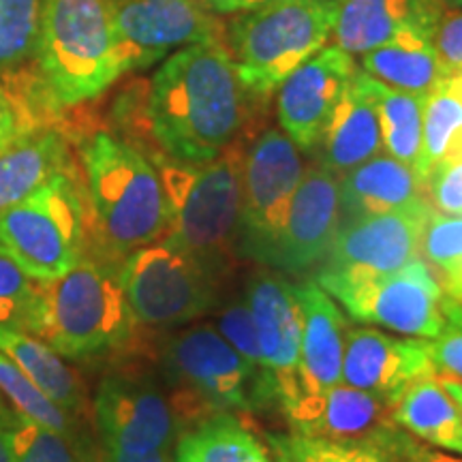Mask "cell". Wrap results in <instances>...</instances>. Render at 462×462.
I'll return each mask as SVG.
<instances>
[{"label": "cell", "instance_id": "27", "mask_svg": "<svg viewBox=\"0 0 462 462\" xmlns=\"http://www.w3.org/2000/svg\"><path fill=\"white\" fill-rule=\"evenodd\" d=\"M0 351L15 362L50 401L82 418L86 409L82 379L45 340L31 332L0 326Z\"/></svg>", "mask_w": 462, "mask_h": 462}, {"label": "cell", "instance_id": "35", "mask_svg": "<svg viewBox=\"0 0 462 462\" xmlns=\"http://www.w3.org/2000/svg\"><path fill=\"white\" fill-rule=\"evenodd\" d=\"M43 0H0V73L17 71L34 58Z\"/></svg>", "mask_w": 462, "mask_h": 462}, {"label": "cell", "instance_id": "42", "mask_svg": "<svg viewBox=\"0 0 462 462\" xmlns=\"http://www.w3.org/2000/svg\"><path fill=\"white\" fill-rule=\"evenodd\" d=\"M39 123L26 112L22 103H17L15 95L0 84V133H20L28 126H37Z\"/></svg>", "mask_w": 462, "mask_h": 462}, {"label": "cell", "instance_id": "45", "mask_svg": "<svg viewBox=\"0 0 462 462\" xmlns=\"http://www.w3.org/2000/svg\"><path fill=\"white\" fill-rule=\"evenodd\" d=\"M437 374H439V381H441V385L446 388L448 394L452 396L456 407H458V413L462 420V381L449 377V374H446V373H437Z\"/></svg>", "mask_w": 462, "mask_h": 462}, {"label": "cell", "instance_id": "14", "mask_svg": "<svg viewBox=\"0 0 462 462\" xmlns=\"http://www.w3.org/2000/svg\"><path fill=\"white\" fill-rule=\"evenodd\" d=\"M125 73L193 43L225 42L223 24L199 0H107Z\"/></svg>", "mask_w": 462, "mask_h": 462}, {"label": "cell", "instance_id": "22", "mask_svg": "<svg viewBox=\"0 0 462 462\" xmlns=\"http://www.w3.org/2000/svg\"><path fill=\"white\" fill-rule=\"evenodd\" d=\"M317 146L321 148L319 163L337 176L366 163L383 150L379 114L362 69H356Z\"/></svg>", "mask_w": 462, "mask_h": 462}, {"label": "cell", "instance_id": "8", "mask_svg": "<svg viewBox=\"0 0 462 462\" xmlns=\"http://www.w3.org/2000/svg\"><path fill=\"white\" fill-rule=\"evenodd\" d=\"M337 0H287L245 11L231 24L229 54L245 88L265 97L332 39Z\"/></svg>", "mask_w": 462, "mask_h": 462}, {"label": "cell", "instance_id": "38", "mask_svg": "<svg viewBox=\"0 0 462 462\" xmlns=\"http://www.w3.org/2000/svg\"><path fill=\"white\" fill-rule=\"evenodd\" d=\"M446 326L439 337L429 340V351L437 373L462 381V302L446 296Z\"/></svg>", "mask_w": 462, "mask_h": 462}, {"label": "cell", "instance_id": "29", "mask_svg": "<svg viewBox=\"0 0 462 462\" xmlns=\"http://www.w3.org/2000/svg\"><path fill=\"white\" fill-rule=\"evenodd\" d=\"M462 146V73L446 78L426 95L424 137L418 176L426 184L437 165L458 157Z\"/></svg>", "mask_w": 462, "mask_h": 462}, {"label": "cell", "instance_id": "16", "mask_svg": "<svg viewBox=\"0 0 462 462\" xmlns=\"http://www.w3.org/2000/svg\"><path fill=\"white\" fill-rule=\"evenodd\" d=\"M245 300L255 321L265 371L273 381L279 409H282L302 394L300 385L302 319H300L296 282L270 268L255 270L246 281Z\"/></svg>", "mask_w": 462, "mask_h": 462}, {"label": "cell", "instance_id": "18", "mask_svg": "<svg viewBox=\"0 0 462 462\" xmlns=\"http://www.w3.org/2000/svg\"><path fill=\"white\" fill-rule=\"evenodd\" d=\"M437 373L429 340L401 338L373 328H346L340 383L371 392L394 407L415 379Z\"/></svg>", "mask_w": 462, "mask_h": 462}, {"label": "cell", "instance_id": "3", "mask_svg": "<svg viewBox=\"0 0 462 462\" xmlns=\"http://www.w3.org/2000/svg\"><path fill=\"white\" fill-rule=\"evenodd\" d=\"M32 99L45 112L82 106L125 73L107 0H43Z\"/></svg>", "mask_w": 462, "mask_h": 462}, {"label": "cell", "instance_id": "43", "mask_svg": "<svg viewBox=\"0 0 462 462\" xmlns=\"http://www.w3.org/2000/svg\"><path fill=\"white\" fill-rule=\"evenodd\" d=\"M274 3H287V0H206L208 7L217 14H242V11L262 9Z\"/></svg>", "mask_w": 462, "mask_h": 462}, {"label": "cell", "instance_id": "26", "mask_svg": "<svg viewBox=\"0 0 462 462\" xmlns=\"http://www.w3.org/2000/svg\"><path fill=\"white\" fill-rule=\"evenodd\" d=\"M392 420L432 448L462 456V420L458 407L437 373L415 379L392 407Z\"/></svg>", "mask_w": 462, "mask_h": 462}, {"label": "cell", "instance_id": "28", "mask_svg": "<svg viewBox=\"0 0 462 462\" xmlns=\"http://www.w3.org/2000/svg\"><path fill=\"white\" fill-rule=\"evenodd\" d=\"M245 418L215 415L182 432L176 443V462H274L268 443Z\"/></svg>", "mask_w": 462, "mask_h": 462}, {"label": "cell", "instance_id": "9", "mask_svg": "<svg viewBox=\"0 0 462 462\" xmlns=\"http://www.w3.org/2000/svg\"><path fill=\"white\" fill-rule=\"evenodd\" d=\"M120 282L137 323L150 330L189 326L221 302V282L167 236L129 253Z\"/></svg>", "mask_w": 462, "mask_h": 462}, {"label": "cell", "instance_id": "6", "mask_svg": "<svg viewBox=\"0 0 462 462\" xmlns=\"http://www.w3.org/2000/svg\"><path fill=\"white\" fill-rule=\"evenodd\" d=\"M140 328L126 302L120 265L86 251L71 270L42 282L37 337L67 360L125 354Z\"/></svg>", "mask_w": 462, "mask_h": 462}, {"label": "cell", "instance_id": "25", "mask_svg": "<svg viewBox=\"0 0 462 462\" xmlns=\"http://www.w3.org/2000/svg\"><path fill=\"white\" fill-rule=\"evenodd\" d=\"M430 31L407 28L388 43L362 56V71L383 86L411 95H429L446 78Z\"/></svg>", "mask_w": 462, "mask_h": 462}, {"label": "cell", "instance_id": "33", "mask_svg": "<svg viewBox=\"0 0 462 462\" xmlns=\"http://www.w3.org/2000/svg\"><path fill=\"white\" fill-rule=\"evenodd\" d=\"M3 429V426H0ZM11 462H95L90 441H79L17 415L3 429Z\"/></svg>", "mask_w": 462, "mask_h": 462}, {"label": "cell", "instance_id": "37", "mask_svg": "<svg viewBox=\"0 0 462 462\" xmlns=\"http://www.w3.org/2000/svg\"><path fill=\"white\" fill-rule=\"evenodd\" d=\"M215 310H217L215 328L221 332V337L227 340V343L234 346L242 357H245L248 366H251L253 371H255L259 377L270 385V390L274 392L273 381H270L268 371H265L262 346H259V338L255 330V321H253L251 309H248L246 300L234 298L229 300V302H218Z\"/></svg>", "mask_w": 462, "mask_h": 462}, {"label": "cell", "instance_id": "49", "mask_svg": "<svg viewBox=\"0 0 462 462\" xmlns=\"http://www.w3.org/2000/svg\"><path fill=\"white\" fill-rule=\"evenodd\" d=\"M462 159V146H460V152H458V157H456L454 161H460ZM448 163H449V161H448Z\"/></svg>", "mask_w": 462, "mask_h": 462}, {"label": "cell", "instance_id": "44", "mask_svg": "<svg viewBox=\"0 0 462 462\" xmlns=\"http://www.w3.org/2000/svg\"><path fill=\"white\" fill-rule=\"evenodd\" d=\"M101 462H176V456H173V452H152L142 456L103 452Z\"/></svg>", "mask_w": 462, "mask_h": 462}, {"label": "cell", "instance_id": "30", "mask_svg": "<svg viewBox=\"0 0 462 462\" xmlns=\"http://www.w3.org/2000/svg\"><path fill=\"white\" fill-rule=\"evenodd\" d=\"M364 78H366V88L371 92L379 114L385 154L398 159L418 173L421 137H424L426 97L388 88L366 73Z\"/></svg>", "mask_w": 462, "mask_h": 462}, {"label": "cell", "instance_id": "39", "mask_svg": "<svg viewBox=\"0 0 462 462\" xmlns=\"http://www.w3.org/2000/svg\"><path fill=\"white\" fill-rule=\"evenodd\" d=\"M373 443L385 449L396 462H462V456L432 448L398 426L381 432L377 439H373Z\"/></svg>", "mask_w": 462, "mask_h": 462}, {"label": "cell", "instance_id": "31", "mask_svg": "<svg viewBox=\"0 0 462 462\" xmlns=\"http://www.w3.org/2000/svg\"><path fill=\"white\" fill-rule=\"evenodd\" d=\"M0 394L14 404V411L22 418L37 421L45 429L60 432L65 437L88 441V437L82 432V426H79V415L67 411L60 404L50 401L3 351H0Z\"/></svg>", "mask_w": 462, "mask_h": 462}, {"label": "cell", "instance_id": "13", "mask_svg": "<svg viewBox=\"0 0 462 462\" xmlns=\"http://www.w3.org/2000/svg\"><path fill=\"white\" fill-rule=\"evenodd\" d=\"M326 293L356 321L402 337L430 340L446 326V293L421 257L390 274L338 285Z\"/></svg>", "mask_w": 462, "mask_h": 462}, {"label": "cell", "instance_id": "40", "mask_svg": "<svg viewBox=\"0 0 462 462\" xmlns=\"http://www.w3.org/2000/svg\"><path fill=\"white\" fill-rule=\"evenodd\" d=\"M426 198L441 215L462 217V159L441 163L430 171Z\"/></svg>", "mask_w": 462, "mask_h": 462}, {"label": "cell", "instance_id": "41", "mask_svg": "<svg viewBox=\"0 0 462 462\" xmlns=\"http://www.w3.org/2000/svg\"><path fill=\"white\" fill-rule=\"evenodd\" d=\"M430 39L446 75L462 73V11L439 20Z\"/></svg>", "mask_w": 462, "mask_h": 462}, {"label": "cell", "instance_id": "15", "mask_svg": "<svg viewBox=\"0 0 462 462\" xmlns=\"http://www.w3.org/2000/svg\"><path fill=\"white\" fill-rule=\"evenodd\" d=\"M340 229L338 176L321 163L304 171L262 265L285 276L319 268Z\"/></svg>", "mask_w": 462, "mask_h": 462}, {"label": "cell", "instance_id": "20", "mask_svg": "<svg viewBox=\"0 0 462 462\" xmlns=\"http://www.w3.org/2000/svg\"><path fill=\"white\" fill-rule=\"evenodd\" d=\"M296 298L302 319L300 349V385L304 392H321L340 383L346 321L337 300L315 281L296 282Z\"/></svg>", "mask_w": 462, "mask_h": 462}, {"label": "cell", "instance_id": "47", "mask_svg": "<svg viewBox=\"0 0 462 462\" xmlns=\"http://www.w3.org/2000/svg\"><path fill=\"white\" fill-rule=\"evenodd\" d=\"M0 462H11L9 446H7V439L3 435V429H0Z\"/></svg>", "mask_w": 462, "mask_h": 462}, {"label": "cell", "instance_id": "24", "mask_svg": "<svg viewBox=\"0 0 462 462\" xmlns=\"http://www.w3.org/2000/svg\"><path fill=\"white\" fill-rule=\"evenodd\" d=\"M67 170L73 161L65 133L45 125L22 131L0 150V212Z\"/></svg>", "mask_w": 462, "mask_h": 462}, {"label": "cell", "instance_id": "10", "mask_svg": "<svg viewBox=\"0 0 462 462\" xmlns=\"http://www.w3.org/2000/svg\"><path fill=\"white\" fill-rule=\"evenodd\" d=\"M103 452H173L180 424L157 374L126 364L101 379L92 401Z\"/></svg>", "mask_w": 462, "mask_h": 462}, {"label": "cell", "instance_id": "36", "mask_svg": "<svg viewBox=\"0 0 462 462\" xmlns=\"http://www.w3.org/2000/svg\"><path fill=\"white\" fill-rule=\"evenodd\" d=\"M0 326L31 332L37 337L42 326V282L0 248Z\"/></svg>", "mask_w": 462, "mask_h": 462}, {"label": "cell", "instance_id": "21", "mask_svg": "<svg viewBox=\"0 0 462 462\" xmlns=\"http://www.w3.org/2000/svg\"><path fill=\"white\" fill-rule=\"evenodd\" d=\"M435 0H337L332 42L351 56H364L407 28L435 31Z\"/></svg>", "mask_w": 462, "mask_h": 462}, {"label": "cell", "instance_id": "17", "mask_svg": "<svg viewBox=\"0 0 462 462\" xmlns=\"http://www.w3.org/2000/svg\"><path fill=\"white\" fill-rule=\"evenodd\" d=\"M354 73V56L332 43L323 45L279 84L276 112L281 131L300 150H310L319 143Z\"/></svg>", "mask_w": 462, "mask_h": 462}, {"label": "cell", "instance_id": "23", "mask_svg": "<svg viewBox=\"0 0 462 462\" xmlns=\"http://www.w3.org/2000/svg\"><path fill=\"white\" fill-rule=\"evenodd\" d=\"M338 189L340 225L429 199L415 170L383 152L338 176Z\"/></svg>", "mask_w": 462, "mask_h": 462}, {"label": "cell", "instance_id": "32", "mask_svg": "<svg viewBox=\"0 0 462 462\" xmlns=\"http://www.w3.org/2000/svg\"><path fill=\"white\" fill-rule=\"evenodd\" d=\"M274 462H396L373 441H332L296 432L265 435Z\"/></svg>", "mask_w": 462, "mask_h": 462}, {"label": "cell", "instance_id": "1", "mask_svg": "<svg viewBox=\"0 0 462 462\" xmlns=\"http://www.w3.org/2000/svg\"><path fill=\"white\" fill-rule=\"evenodd\" d=\"M248 97L227 42H206L167 56L150 79L146 131L159 157L208 163L238 142L248 123Z\"/></svg>", "mask_w": 462, "mask_h": 462}, {"label": "cell", "instance_id": "2", "mask_svg": "<svg viewBox=\"0 0 462 462\" xmlns=\"http://www.w3.org/2000/svg\"><path fill=\"white\" fill-rule=\"evenodd\" d=\"M86 178V251L116 265L170 231V204L157 165L131 142L95 131L79 142Z\"/></svg>", "mask_w": 462, "mask_h": 462}, {"label": "cell", "instance_id": "34", "mask_svg": "<svg viewBox=\"0 0 462 462\" xmlns=\"http://www.w3.org/2000/svg\"><path fill=\"white\" fill-rule=\"evenodd\" d=\"M420 257L429 263L443 293L462 302V217L432 210L421 236Z\"/></svg>", "mask_w": 462, "mask_h": 462}, {"label": "cell", "instance_id": "5", "mask_svg": "<svg viewBox=\"0 0 462 462\" xmlns=\"http://www.w3.org/2000/svg\"><path fill=\"white\" fill-rule=\"evenodd\" d=\"M245 150L238 140L208 163L154 159L170 204L165 236L198 259L221 285L240 259Z\"/></svg>", "mask_w": 462, "mask_h": 462}, {"label": "cell", "instance_id": "46", "mask_svg": "<svg viewBox=\"0 0 462 462\" xmlns=\"http://www.w3.org/2000/svg\"><path fill=\"white\" fill-rule=\"evenodd\" d=\"M15 420H17V413L9 407L7 402L3 401V398H0V426H3V429H7V426L14 424Z\"/></svg>", "mask_w": 462, "mask_h": 462}, {"label": "cell", "instance_id": "48", "mask_svg": "<svg viewBox=\"0 0 462 462\" xmlns=\"http://www.w3.org/2000/svg\"><path fill=\"white\" fill-rule=\"evenodd\" d=\"M28 129H31V126H28ZM26 131V129H24ZM22 133V131H20ZM20 133H0V150H3L5 146H7L9 142H14L17 135H20Z\"/></svg>", "mask_w": 462, "mask_h": 462}, {"label": "cell", "instance_id": "19", "mask_svg": "<svg viewBox=\"0 0 462 462\" xmlns=\"http://www.w3.org/2000/svg\"><path fill=\"white\" fill-rule=\"evenodd\" d=\"M281 411L296 435L332 441H373L396 426L390 402L346 383L304 392Z\"/></svg>", "mask_w": 462, "mask_h": 462}, {"label": "cell", "instance_id": "12", "mask_svg": "<svg viewBox=\"0 0 462 462\" xmlns=\"http://www.w3.org/2000/svg\"><path fill=\"white\" fill-rule=\"evenodd\" d=\"M300 148L285 131L268 129L245 150L238 257L262 265L304 178Z\"/></svg>", "mask_w": 462, "mask_h": 462}, {"label": "cell", "instance_id": "4", "mask_svg": "<svg viewBox=\"0 0 462 462\" xmlns=\"http://www.w3.org/2000/svg\"><path fill=\"white\" fill-rule=\"evenodd\" d=\"M161 383L180 435L223 413L248 415L279 407L274 392L221 337L215 323H189L159 345Z\"/></svg>", "mask_w": 462, "mask_h": 462}, {"label": "cell", "instance_id": "11", "mask_svg": "<svg viewBox=\"0 0 462 462\" xmlns=\"http://www.w3.org/2000/svg\"><path fill=\"white\" fill-rule=\"evenodd\" d=\"M435 208L429 199L340 225L330 253L317 268L323 291L390 274L420 257L421 236Z\"/></svg>", "mask_w": 462, "mask_h": 462}, {"label": "cell", "instance_id": "7", "mask_svg": "<svg viewBox=\"0 0 462 462\" xmlns=\"http://www.w3.org/2000/svg\"><path fill=\"white\" fill-rule=\"evenodd\" d=\"M0 248L39 282L71 270L88 248V206L75 170L56 173L0 212Z\"/></svg>", "mask_w": 462, "mask_h": 462}]
</instances>
